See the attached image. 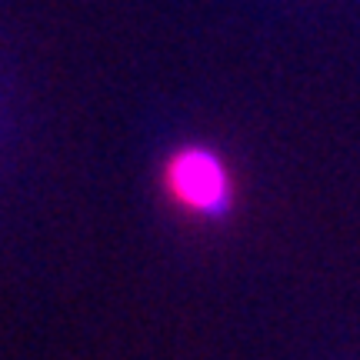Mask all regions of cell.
<instances>
[{"mask_svg":"<svg viewBox=\"0 0 360 360\" xmlns=\"http://www.w3.org/2000/svg\"><path fill=\"white\" fill-rule=\"evenodd\" d=\"M164 191L187 214L220 217L231 207V174L214 150L180 147L164 164Z\"/></svg>","mask_w":360,"mask_h":360,"instance_id":"obj_1","label":"cell"}]
</instances>
